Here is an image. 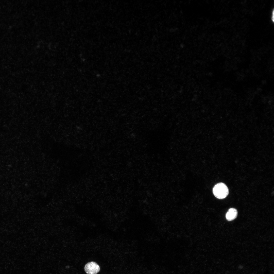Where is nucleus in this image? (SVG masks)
Returning <instances> with one entry per match:
<instances>
[{
  "mask_svg": "<svg viewBox=\"0 0 274 274\" xmlns=\"http://www.w3.org/2000/svg\"><path fill=\"white\" fill-rule=\"evenodd\" d=\"M84 269L87 274H97L100 270L99 266L93 261L87 263L85 265Z\"/></svg>",
  "mask_w": 274,
  "mask_h": 274,
  "instance_id": "obj_2",
  "label": "nucleus"
},
{
  "mask_svg": "<svg viewBox=\"0 0 274 274\" xmlns=\"http://www.w3.org/2000/svg\"><path fill=\"white\" fill-rule=\"evenodd\" d=\"M213 193L215 196L219 199L226 198L229 194V190L226 185L222 183H218L214 186Z\"/></svg>",
  "mask_w": 274,
  "mask_h": 274,
  "instance_id": "obj_1",
  "label": "nucleus"
},
{
  "mask_svg": "<svg viewBox=\"0 0 274 274\" xmlns=\"http://www.w3.org/2000/svg\"><path fill=\"white\" fill-rule=\"evenodd\" d=\"M237 215V210L234 208L229 209L226 215L227 220L228 221H232L236 218Z\"/></svg>",
  "mask_w": 274,
  "mask_h": 274,
  "instance_id": "obj_3",
  "label": "nucleus"
}]
</instances>
